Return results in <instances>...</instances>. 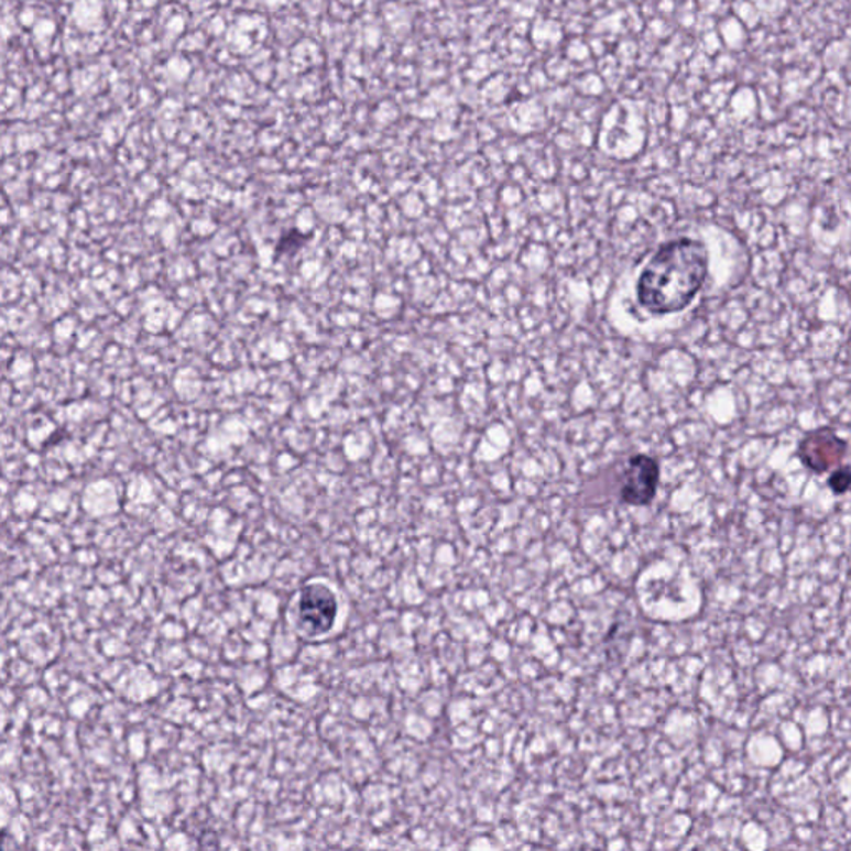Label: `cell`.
<instances>
[{
    "instance_id": "cell-3",
    "label": "cell",
    "mask_w": 851,
    "mask_h": 851,
    "mask_svg": "<svg viewBox=\"0 0 851 851\" xmlns=\"http://www.w3.org/2000/svg\"><path fill=\"white\" fill-rule=\"evenodd\" d=\"M658 482L661 466L657 459L647 455L632 456L622 476L621 501L635 508H644L657 495Z\"/></svg>"
},
{
    "instance_id": "cell-5",
    "label": "cell",
    "mask_w": 851,
    "mask_h": 851,
    "mask_svg": "<svg viewBox=\"0 0 851 851\" xmlns=\"http://www.w3.org/2000/svg\"><path fill=\"white\" fill-rule=\"evenodd\" d=\"M828 489L834 495H844L851 489V466L841 465L828 476Z\"/></svg>"
},
{
    "instance_id": "cell-2",
    "label": "cell",
    "mask_w": 851,
    "mask_h": 851,
    "mask_svg": "<svg viewBox=\"0 0 851 851\" xmlns=\"http://www.w3.org/2000/svg\"><path fill=\"white\" fill-rule=\"evenodd\" d=\"M848 443L831 428H818L807 433L798 443L797 456L801 465L821 476L843 465Z\"/></svg>"
},
{
    "instance_id": "cell-4",
    "label": "cell",
    "mask_w": 851,
    "mask_h": 851,
    "mask_svg": "<svg viewBox=\"0 0 851 851\" xmlns=\"http://www.w3.org/2000/svg\"><path fill=\"white\" fill-rule=\"evenodd\" d=\"M336 611L338 605L335 596L328 589L321 586L308 587L299 596L296 608L299 628L309 635L326 634L335 624Z\"/></svg>"
},
{
    "instance_id": "cell-1",
    "label": "cell",
    "mask_w": 851,
    "mask_h": 851,
    "mask_svg": "<svg viewBox=\"0 0 851 851\" xmlns=\"http://www.w3.org/2000/svg\"><path fill=\"white\" fill-rule=\"evenodd\" d=\"M709 248L694 238L662 244L637 280V299L652 315L683 312L696 299L709 276Z\"/></svg>"
}]
</instances>
